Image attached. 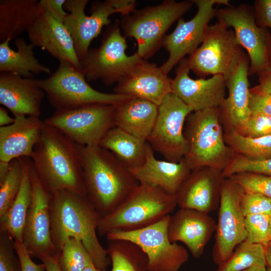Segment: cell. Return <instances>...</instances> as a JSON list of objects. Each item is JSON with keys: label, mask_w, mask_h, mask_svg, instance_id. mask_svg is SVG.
Here are the masks:
<instances>
[{"label": "cell", "mask_w": 271, "mask_h": 271, "mask_svg": "<svg viewBox=\"0 0 271 271\" xmlns=\"http://www.w3.org/2000/svg\"><path fill=\"white\" fill-rule=\"evenodd\" d=\"M101 217L87 196L67 190L52 193L51 235L58 253L68 238H74L82 242L94 265L106 271L110 259L97 234Z\"/></svg>", "instance_id": "obj_1"}, {"label": "cell", "mask_w": 271, "mask_h": 271, "mask_svg": "<svg viewBox=\"0 0 271 271\" xmlns=\"http://www.w3.org/2000/svg\"><path fill=\"white\" fill-rule=\"evenodd\" d=\"M87 197L101 216L119 206L139 185L129 169L99 145H78Z\"/></svg>", "instance_id": "obj_2"}, {"label": "cell", "mask_w": 271, "mask_h": 271, "mask_svg": "<svg viewBox=\"0 0 271 271\" xmlns=\"http://www.w3.org/2000/svg\"><path fill=\"white\" fill-rule=\"evenodd\" d=\"M45 189L67 190L87 196L78 144L44 121L39 141L31 157Z\"/></svg>", "instance_id": "obj_3"}, {"label": "cell", "mask_w": 271, "mask_h": 271, "mask_svg": "<svg viewBox=\"0 0 271 271\" xmlns=\"http://www.w3.org/2000/svg\"><path fill=\"white\" fill-rule=\"evenodd\" d=\"M177 206L176 195L154 185L139 183L114 211L101 217L97 233L106 236L113 231L144 228L170 215Z\"/></svg>", "instance_id": "obj_4"}, {"label": "cell", "mask_w": 271, "mask_h": 271, "mask_svg": "<svg viewBox=\"0 0 271 271\" xmlns=\"http://www.w3.org/2000/svg\"><path fill=\"white\" fill-rule=\"evenodd\" d=\"M186 120L189 148L184 159L192 171L208 168L222 173L234 154L225 142L219 108L193 111Z\"/></svg>", "instance_id": "obj_5"}, {"label": "cell", "mask_w": 271, "mask_h": 271, "mask_svg": "<svg viewBox=\"0 0 271 271\" xmlns=\"http://www.w3.org/2000/svg\"><path fill=\"white\" fill-rule=\"evenodd\" d=\"M193 5L191 0H165L158 5L135 9L129 15L123 16L120 21L123 36L136 39L137 53L147 60L162 46L164 37L171 26Z\"/></svg>", "instance_id": "obj_6"}, {"label": "cell", "mask_w": 271, "mask_h": 271, "mask_svg": "<svg viewBox=\"0 0 271 271\" xmlns=\"http://www.w3.org/2000/svg\"><path fill=\"white\" fill-rule=\"evenodd\" d=\"M121 30L120 21L116 19L107 27L99 47L90 48L80 61L79 70L87 82L100 79L106 86L117 83L144 60L137 52L126 55L127 45Z\"/></svg>", "instance_id": "obj_7"}, {"label": "cell", "mask_w": 271, "mask_h": 271, "mask_svg": "<svg viewBox=\"0 0 271 271\" xmlns=\"http://www.w3.org/2000/svg\"><path fill=\"white\" fill-rule=\"evenodd\" d=\"M37 80L46 93L49 103L56 110L72 109L93 103L115 105L132 97L94 89L82 73L68 62H59L54 73L44 79Z\"/></svg>", "instance_id": "obj_8"}, {"label": "cell", "mask_w": 271, "mask_h": 271, "mask_svg": "<svg viewBox=\"0 0 271 271\" xmlns=\"http://www.w3.org/2000/svg\"><path fill=\"white\" fill-rule=\"evenodd\" d=\"M88 0H66L63 8L69 13L64 24L70 33L78 59L87 55L92 41L100 34L103 26L111 24L109 19L114 13L129 15L137 6L135 0L95 1L91 3L90 16L84 10Z\"/></svg>", "instance_id": "obj_9"}, {"label": "cell", "mask_w": 271, "mask_h": 271, "mask_svg": "<svg viewBox=\"0 0 271 271\" xmlns=\"http://www.w3.org/2000/svg\"><path fill=\"white\" fill-rule=\"evenodd\" d=\"M245 55L233 30L217 22L209 26L203 42L188 60L198 76L221 75L226 79Z\"/></svg>", "instance_id": "obj_10"}, {"label": "cell", "mask_w": 271, "mask_h": 271, "mask_svg": "<svg viewBox=\"0 0 271 271\" xmlns=\"http://www.w3.org/2000/svg\"><path fill=\"white\" fill-rule=\"evenodd\" d=\"M115 111L114 105L93 103L72 109L56 110L44 121L79 145L96 146L115 126Z\"/></svg>", "instance_id": "obj_11"}, {"label": "cell", "mask_w": 271, "mask_h": 271, "mask_svg": "<svg viewBox=\"0 0 271 271\" xmlns=\"http://www.w3.org/2000/svg\"><path fill=\"white\" fill-rule=\"evenodd\" d=\"M170 215L144 228L132 231H115L105 236L108 240L132 241L145 252L148 259V271H179L189 258L187 249L171 242L168 236Z\"/></svg>", "instance_id": "obj_12"}, {"label": "cell", "mask_w": 271, "mask_h": 271, "mask_svg": "<svg viewBox=\"0 0 271 271\" xmlns=\"http://www.w3.org/2000/svg\"><path fill=\"white\" fill-rule=\"evenodd\" d=\"M193 112L173 92L168 93L158 106L154 128L147 142L166 161L178 163L189 151V143L183 132L188 116Z\"/></svg>", "instance_id": "obj_13"}, {"label": "cell", "mask_w": 271, "mask_h": 271, "mask_svg": "<svg viewBox=\"0 0 271 271\" xmlns=\"http://www.w3.org/2000/svg\"><path fill=\"white\" fill-rule=\"evenodd\" d=\"M216 17L225 27L233 29L239 44L246 51L249 75H258L270 65L268 44L271 34L256 25L253 7L241 4L217 9Z\"/></svg>", "instance_id": "obj_14"}, {"label": "cell", "mask_w": 271, "mask_h": 271, "mask_svg": "<svg viewBox=\"0 0 271 271\" xmlns=\"http://www.w3.org/2000/svg\"><path fill=\"white\" fill-rule=\"evenodd\" d=\"M197 11L190 20L185 21L182 17L177 21L175 30L166 35L162 46L169 53L167 60L160 66L166 74L184 57L192 54L201 44L205 38L209 22L216 16L215 5L230 6L228 0H191Z\"/></svg>", "instance_id": "obj_15"}, {"label": "cell", "mask_w": 271, "mask_h": 271, "mask_svg": "<svg viewBox=\"0 0 271 271\" xmlns=\"http://www.w3.org/2000/svg\"><path fill=\"white\" fill-rule=\"evenodd\" d=\"M242 189L229 178L223 179L220 189L215 242L212 251L214 261L219 265L232 254L247 236L240 205Z\"/></svg>", "instance_id": "obj_16"}, {"label": "cell", "mask_w": 271, "mask_h": 271, "mask_svg": "<svg viewBox=\"0 0 271 271\" xmlns=\"http://www.w3.org/2000/svg\"><path fill=\"white\" fill-rule=\"evenodd\" d=\"M29 174L32 186V199L28 211L23 243L30 255L38 258L59 256L51 235V195L42 185L30 158Z\"/></svg>", "instance_id": "obj_17"}, {"label": "cell", "mask_w": 271, "mask_h": 271, "mask_svg": "<svg viewBox=\"0 0 271 271\" xmlns=\"http://www.w3.org/2000/svg\"><path fill=\"white\" fill-rule=\"evenodd\" d=\"M188 58H183L176 70L171 82L172 92L192 108L193 111L219 108L225 98L226 80L221 75L210 78L193 79Z\"/></svg>", "instance_id": "obj_18"}, {"label": "cell", "mask_w": 271, "mask_h": 271, "mask_svg": "<svg viewBox=\"0 0 271 271\" xmlns=\"http://www.w3.org/2000/svg\"><path fill=\"white\" fill-rule=\"evenodd\" d=\"M216 224L208 213L188 208H179L170 216L168 236L172 242H181L195 258L201 257Z\"/></svg>", "instance_id": "obj_19"}, {"label": "cell", "mask_w": 271, "mask_h": 271, "mask_svg": "<svg viewBox=\"0 0 271 271\" xmlns=\"http://www.w3.org/2000/svg\"><path fill=\"white\" fill-rule=\"evenodd\" d=\"M222 173L208 168L192 170L176 195L179 208L209 213L218 208Z\"/></svg>", "instance_id": "obj_20"}, {"label": "cell", "mask_w": 271, "mask_h": 271, "mask_svg": "<svg viewBox=\"0 0 271 271\" xmlns=\"http://www.w3.org/2000/svg\"><path fill=\"white\" fill-rule=\"evenodd\" d=\"M171 78L154 63L143 60L123 77L113 89L115 93L148 100L158 106L172 92Z\"/></svg>", "instance_id": "obj_21"}, {"label": "cell", "mask_w": 271, "mask_h": 271, "mask_svg": "<svg viewBox=\"0 0 271 271\" xmlns=\"http://www.w3.org/2000/svg\"><path fill=\"white\" fill-rule=\"evenodd\" d=\"M27 32L34 47L46 50L59 62H68L80 69L72 38L63 23L42 13Z\"/></svg>", "instance_id": "obj_22"}, {"label": "cell", "mask_w": 271, "mask_h": 271, "mask_svg": "<svg viewBox=\"0 0 271 271\" xmlns=\"http://www.w3.org/2000/svg\"><path fill=\"white\" fill-rule=\"evenodd\" d=\"M45 92L37 79L0 73V103L14 114L39 117Z\"/></svg>", "instance_id": "obj_23"}, {"label": "cell", "mask_w": 271, "mask_h": 271, "mask_svg": "<svg viewBox=\"0 0 271 271\" xmlns=\"http://www.w3.org/2000/svg\"><path fill=\"white\" fill-rule=\"evenodd\" d=\"M129 170L139 183L157 186L172 195H176L192 172L184 158L178 163L156 159L148 142L144 163Z\"/></svg>", "instance_id": "obj_24"}, {"label": "cell", "mask_w": 271, "mask_h": 271, "mask_svg": "<svg viewBox=\"0 0 271 271\" xmlns=\"http://www.w3.org/2000/svg\"><path fill=\"white\" fill-rule=\"evenodd\" d=\"M249 59L246 54L234 71L226 80L228 95L219 108L220 119L228 129L239 130L251 115L249 108Z\"/></svg>", "instance_id": "obj_25"}, {"label": "cell", "mask_w": 271, "mask_h": 271, "mask_svg": "<svg viewBox=\"0 0 271 271\" xmlns=\"http://www.w3.org/2000/svg\"><path fill=\"white\" fill-rule=\"evenodd\" d=\"M11 125L0 127V161L10 163L24 157L31 158L40 137L44 121L39 117L14 116Z\"/></svg>", "instance_id": "obj_26"}, {"label": "cell", "mask_w": 271, "mask_h": 271, "mask_svg": "<svg viewBox=\"0 0 271 271\" xmlns=\"http://www.w3.org/2000/svg\"><path fill=\"white\" fill-rule=\"evenodd\" d=\"M115 107V126L147 141L155 124L158 106L145 99L130 97Z\"/></svg>", "instance_id": "obj_27"}, {"label": "cell", "mask_w": 271, "mask_h": 271, "mask_svg": "<svg viewBox=\"0 0 271 271\" xmlns=\"http://www.w3.org/2000/svg\"><path fill=\"white\" fill-rule=\"evenodd\" d=\"M41 13L37 0H1L0 42L28 31Z\"/></svg>", "instance_id": "obj_28"}, {"label": "cell", "mask_w": 271, "mask_h": 271, "mask_svg": "<svg viewBox=\"0 0 271 271\" xmlns=\"http://www.w3.org/2000/svg\"><path fill=\"white\" fill-rule=\"evenodd\" d=\"M10 39L0 44V72L11 73L28 78L42 73L51 74V70L35 56L33 46L23 38L15 40L17 50L9 45Z\"/></svg>", "instance_id": "obj_29"}, {"label": "cell", "mask_w": 271, "mask_h": 271, "mask_svg": "<svg viewBox=\"0 0 271 271\" xmlns=\"http://www.w3.org/2000/svg\"><path fill=\"white\" fill-rule=\"evenodd\" d=\"M21 158L23 175L20 189L11 207L0 217V231L7 232L14 241L23 243L24 230L33 192L29 174L30 158Z\"/></svg>", "instance_id": "obj_30"}, {"label": "cell", "mask_w": 271, "mask_h": 271, "mask_svg": "<svg viewBox=\"0 0 271 271\" xmlns=\"http://www.w3.org/2000/svg\"><path fill=\"white\" fill-rule=\"evenodd\" d=\"M147 143L146 140L114 126L108 131L98 145L113 153L130 169L144 163Z\"/></svg>", "instance_id": "obj_31"}, {"label": "cell", "mask_w": 271, "mask_h": 271, "mask_svg": "<svg viewBox=\"0 0 271 271\" xmlns=\"http://www.w3.org/2000/svg\"><path fill=\"white\" fill-rule=\"evenodd\" d=\"M106 249L110 259V271H148V259L135 243L124 239L108 240Z\"/></svg>", "instance_id": "obj_32"}, {"label": "cell", "mask_w": 271, "mask_h": 271, "mask_svg": "<svg viewBox=\"0 0 271 271\" xmlns=\"http://www.w3.org/2000/svg\"><path fill=\"white\" fill-rule=\"evenodd\" d=\"M224 139L234 154L252 160L271 159V136L252 138L228 129L224 133Z\"/></svg>", "instance_id": "obj_33"}, {"label": "cell", "mask_w": 271, "mask_h": 271, "mask_svg": "<svg viewBox=\"0 0 271 271\" xmlns=\"http://www.w3.org/2000/svg\"><path fill=\"white\" fill-rule=\"evenodd\" d=\"M266 266L264 248L245 240L239 244L231 256L216 271H242L253 266Z\"/></svg>", "instance_id": "obj_34"}, {"label": "cell", "mask_w": 271, "mask_h": 271, "mask_svg": "<svg viewBox=\"0 0 271 271\" xmlns=\"http://www.w3.org/2000/svg\"><path fill=\"white\" fill-rule=\"evenodd\" d=\"M58 261L61 271H83L93 263L82 242L73 237L64 244Z\"/></svg>", "instance_id": "obj_35"}, {"label": "cell", "mask_w": 271, "mask_h": 271, "mask_svg": "<svg viewBox=\"0 0 271 271\" xmlns=\"http://www.w3.org/2000/svg\"><path fill=\"white\" fill-rule=\"evenodd\" d=\"M23 175L21 158L10 162L9 173L0 184V217L3 216L14 202L20 189Z\"/></svg>", "instance_id": "obj_36"}, {"label": "cell", "mask_w": 271, "mask_h": 271, "mask_svg": "<svg viewBox=\"0 0 271 271\" xmlns=\"http://www.w3.org/2000/svg\"><path fill=\"white\" fill-rule=\"evenodd\" d=\"M244 192L257 194L271 198V176L252 172H241L228 178Z\"/></svg>", "instance_id": "obj_37"}, {"label": "cell", "mask_w": 271, "mask_h": 271, "mask_svg": "<svg viewBox=\"0 0 271 271\" xmlns=\"http://www.w3.org/2000/svg\"><path fill=\"white\" fill-rule=\"evenodd\" d=\"M241 172H252L271 176V159L252 160L234 154L222 172L224 178Z\"/></svg>", "instance_id": "obj_38"}, {"label": "cell", "mask_w": 271, "mask_h": 271, "mask_svg": "<svg viewBox=\"0 0 271 271\" xmlns=\"http://www.w3.org/2000/svg\"><path fill=\"white\" fill-rule=\"evenodd\" d=\"M269 219V215L267 214H251L245 216L247 234L245 241L265 246L270 241Z\"/></svg>", "instance_id": "obj_39"}, {"label": "cell", "mask_w": 271, "mask_h": 271, "mask_svg": "<svg viewBox=\"0 0 271 271\" xmlns=\"http://www.w3.org/2000/svg\"><path fill=\"white\" fill-rule=\"evenodd\" d=\"M0 271H22L14 240L5 231H0Z\"/></svg>", "instance_id": "obj_40"}, {"label": "cell", "mask_w": 271, "mask_h": 271, "mask_svg": "<svg viewBox=\"0 0 271 271\" xmlns=\"http://www.w3.org/2000/svg\"><path fill=\"white\" fill-rule=\"evenodd\" d=\"M240 205L244 217L251 214H271V198L262 195L243 192Z\"/></svg>", "instance_id": "obj_41"}, {"label": "cell", "mask_w": 271, "mask_h": 271, "mask_svg": "<svg viewBox=\"0 0 271 271\" xmlns=\"http://www.w3.org/2000/svg\"><path fill=\"white\" fill-rule=\"evenodd\" d=\"M236 131L243 136L252 138L271 136V116L251 114L246 123Z\"/></svg>", "instance_id": "obj_42"}, {"label": "cell", "mask_w": 271, "mask_h": 271, "mask_svg": "<svg viewBox=\"0 0 271 271\" xmlns=\"http://www.w3.org/2000/svg\"><path fill=\"white\" fill-rule=\"evenodd\" d=\"M249 108L251 114L271 116V95L262 91L258 85L250 88Z\"/></svg>", "instance_id": "obj_43"}, {"label": "cell", "mask_w": 271, "mask_h": 271, "mask_svg": "<svg viewBox=\"0 0 271 271\" xmlns=\"http://www.w3.org/2000/svg\"><path fill=\"white\" fill-rule=\"evenodd\" d=\"M253 9L256 25L271 30V0H256Z\"/></svg>", "instance_id": "obj_44"}, {"label": "cell", "mask_w": 271, "mask_h": 271, "mask_svg": "<svg viewBox=\"0 0 271 271\" xmlns=\"http://www.w3.org/2000/svg\"><path fill=\"white\" fill-rule=\"evenodd\" d=\"M66 0H41L39 6L42 13H47L58 21L63 23L68 14L63 6Z\"/></svg>", "instance_id": "obj_45"}, {"label": "cell", "mask_w": 271, "mask_h": 271, "mask_svg": "<svg viewBox=\"0 0 271 271\" xmlns=\"http://www.w3.org/2000/svg\"><path fill=\"white\" fill-rule=\"evenodd\" d=\"M14 242L15 248L21 262L22 271H46L43 263L38 264L32 260L30 254L22 242Z\"/></svg>", "instance_id": "obj_46"}, {"label": "cell", "mask_w": 271, "mask_h": 271, "mask_svg": "<svg viewBox=\"0 0 271 271\" xmlns=\"http://www.w3.org/2000/svg\"><path fill=\"white\" fill-rule=\"evenodd\" d=\"M258 85L263 92L271 95V65L260 72Z\"/></svg>", "instance_id": "obj_47"}, {"label": "cell", "mask_w": 271, "mask_h": 271, "mask_svg": "<svg viewBox=\"0 0 271 271\" xmlns=\"http://www.w3.org/2000/svg\"><path fill=\"white\" fill-rule=\"evenodd\" d=\"M58 257L47 255L40 258L45 266L46 271H61L58 264Z\"/></svg>", "instance_id": "obj_48"}, {"label": "cell", "mask_w": 271, "mask_h": 271, "mask_svg": "<svg viewBox=\"0 0 271 271\" xmlns=\"http://www.w3.org/2000/svg\"><path fill=\"white\" fill-rule=\"evenodd\" d=\"M15 121V117L9 115L8 112L3 106L0 107V127L8 126L13 123Z\"/></svg>", "instance_id": "obj_49"}, {"label": "cell", "mask_w": 271, "mask_h": 271, "mask_svg": "<svg viewBox=\"0 0 271 271\" xmlns=\"http://www.w3.org/2000/svg\"><path fill=\"white\" fill-rule=\"evenodd\" d=\"M10 163L0 161V184L7 176L10 169Z\"/></svg>", "instance_id": "obj_50"}, {"label": "cell", "mask_w": 271, "mask_h": 271, "mask_svg": "<svg viewBox=\"0 0 271 271\" xmlns=\"http://www.w3.org/2000/svg\"><path fill=\"white\" fill-rule=\"evenodd\" d=\"M264 248L266 265L271 268V240Z\"/></svg>", "instance_id": "obj_51"}, {"label": "cell", "mask_w": 271, "mask_h": 271, "mask_svg": "<svg viewBox=\"0 0 271 271\" xmlns=\"http://www.w3.org/2000/svg\"><path fill=\"white\" fill-rule=\"evenodd\" d=\"M242 271H266V266H253Z\"/></svg>", "instance_id": "obj_52"}, {"label": "cell", "mask_w": 271, "mask_h": 271, "mask_svg": "<svg viewBox=\"0 0 271 271\" xmlns=\"http://www.w3.org/2000/svg\"><path fill=\"white\" fill-rule=\"evenodd\" d=\"M83 271H101L100 269L97 268L93 263H91L87 266Z\"/></svg>", "instance_id": "obj_53"}, {"label": "cell", "mask_w": 271, "mask_h": 271, "mask_svg": "<svg viewBox=\"0 0 271 271\" xmlns=\"http://www.w3.org/2000/svg\"><path fill=\"white\" fill-rule=\"evenodd\" d=\"M268 58L269 65H271V34L270 35L268 44Z\"/></svg>", "instance_id": "obj_54"}, {"label": "cell", "mask_w": 271, "mask_h": 271, "mask_svg": "<svg viewBox=\"0 0 271 271\" xmlns=\"http://www.w3.org/2000/svg\"><path fill=\"white\" fill-rule=\"evenodd\" d=\"M269 235L270 238V241L271 240V214L269 215Z\"/></svg>", "instance_id": "obj_55"}, {"label": "cell", "mask_w": 271, "mask_h": 271, "mask_svg": "<svg viewBox=\"0 0 271 271\" xmlns=\"http://www.w3.org/2000/svg\"><path fill=\"white\" fill-rule=\"evenodd\" d=\"M266 271H271V268L268 267L266 268Z\"/></svg>", "instance_id": "obj_56"}]
</instances>
